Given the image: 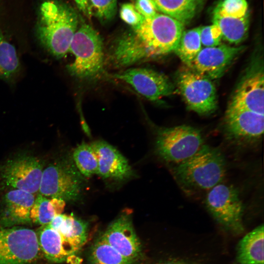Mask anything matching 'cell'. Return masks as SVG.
<instances>
[{
    "mask_svg": "<svg viewBox=\"0 0 264 264\" xmlns=\"http://www.w3.org/2000/svg\"><path fill=\"white\" fill-rule=\"evenodd\" d=\"M158 12L183 24L194 17L202 0H152Z\"/></svg>",
    "mask_w": 264,
    "mask_h": 264,
    "instance_id": "21",
    "label": "cell"
},
{
    "mask_svg": "<svg viewBox=\"0 0 264 264\" xmlns=\"http://www.w3.org/2000/svg\"><path fill=\"white\" fill-rule=\"evenodd\" d=\"M117 3V0H88L91 15L103 22H109L114 17Z\"/></svg>",
    "mask_w": 264,
    "mask_h": 264,
    "instance_id": "27",
    "label": "cell"
},
{
    "mask_svg": "<svg viewBox=\"0 0 264 264\" xmlns=\"http://www.w3.org/2000/svg\"><path fill=\"white\" fill-rule=\"evenodd\" d=\"M84 182L74 164L65 159H58L44 168L38 193L49 198L76 201L82 195Z\"/></svg>",
    "mask_w": 264,
    "mask_h": 264,
    "instance_id": "6",
    "label": "cell"
},
{
    "mask_svg": "<svg viewBox=\"0 0 264 264\" xmlns=\"http://www.w3.org/2000/svg\"><path fill=\"white\" fill-rule=\"evenodd\" d=\"M184 29L183 24L160 13L144 18L115 40L110 60L115 67H123L167 55L174 51Z\"/></svg>",
    "mask_w": 264,
    "mask_h": 264,
    "instance_id": "1",
    "label": "cell"
},
{
    "mask_svg": "<svg viewBox=\"0 0 264 264\" xmlns=\"http://www.w3.org/2000/svg\"><path fill=\"white\" fill-rule=\"evenodd\" d=\"M173 166L175 179L189 193L208 191L222 182L226 171L225 159L220 150L205 144L191 157Z\"/></svg>",
    "mask_w": 264,
    "mask_h": 264,
    "instance_id": "3",
    "label": "cell"
},
{
    "mask_svg": "<svg viewBox=\"0 0 264 264\" xmlns=\"http://www.w3.org/2000/svg\"><path fill=\"white\" fill-rule=\"evenodd\" d=\"M90 264H133L101 237L92 245L89 256Z\"/></svg>",
    "mask_w": 264,
    "mask_h": 264,
    "instance_id": "25",
    "label": "cell"
},
{
    "mask_svg": "<svg viewBox=\"0 0 264 264\" xmlns=\"http://www.w3.org/2000/svg\"><path fill=\"white\" fill-rule=\"evenodd\" d=\"M35 199L34 194L12 189L6 193L0 201V211L4 222L11 224L31 222L30 215Z\"/></svg>",
    "mask_w": 264,
    "mask_h": 264,
    "instance_id": "18",
    "label": "cell"
},
{
    "mask_svg": "<svg viewBox=\"0 0 264 264\" xmlns=\"http://www.w3.org/2000/svg\"><path fill=\"white\" fill-rule=\"evenodd\" d=\"M44 163L30 155H19L0 166V180L11 189L35 194L39 192Z\"/></svg>",
    "mask_w": 264,
    "mask_h": 264,
    "instance_id": "10",
    "label": "cell"
},
{
    "mask_svg": "<svg viewBox=\"0 0 264 264\" xmlns=\"http://www.w3.org/2000/svg\"><path fill=\"white\" fill-rule=\"evenodd\" d=\"M90 144L97 157L99 176L105 179L124 180L134 175L127 159L113 146L103 140Z\"/></svg>",
    "mask_w": 264,
    "mask_h": 264,
    "instance_id": "17",
    "label": "cell"
},
{
    "mask_svg": "<svg viewBox=\"0 0 264 264\" xmlns=\"http://www.w3.org/2000/svg\"><path fill=\"white\" fill-rule=\"evenodd\" d=\"M101 237L128 260L134 263L138 259L141 245L127 212L112 221Z\"/></svg>",
    "mask_w": 264,
    "mask_h": 264,
    "instance_id": "15",
    "label": "cell"
},
{
    "mask_svg": "<svg viewBox=\"0 0 264 264\" xmlns=\"http://www.w3.org/2000/svg\"><path fill=\"white\" fill-rule=\"evenodd\" d=\"M264 77L263 65L252 66L238 84L229 106L264 114Z\"/></svg>",
    "mask_w": 264,
    "mask_h": 264,
    "instance_id": "16",
    "label": "cell"
},
{
    "mask_svg": "<svg viewBox=\"0 0 264 264\" xmlns=\"http://www.w3.org/2000/svg\"><path fill=\"white\" fill-rule=\"evenodd\" d=\"M213 24L220 29L222 39L231 44L242 41L249 25L248 5L246 0H221L213 11Z\"/></svg>",
    "mask_w": 264,
    "mask_h": 264,
    "instance_id": "11",
    "label": "cell"
},
{
    "mask_svg": "<svg viewBox=\"0 0 264 264\" xmlns=\"http://www.w3.org/2000/svg\"><path fill=\"white\" fill-rule=\"evenodd\" d=\"M79 10L87 18L92 17L88 5V0H74Z\"/></svg>",
    "mask_w": 264,
    "mask_h": 264,
    "instance_id": "31",
    "label": "cell"
},
{
    "mask_svg": "<svg viewBox=\"0 0 264 264\" xmlns=\"http://www.w3.org/2000/svg\"><path fill=\"white\" fill-rule=\"evenodd\" d=\"M244 46L219 44L201 49L190 68L211 80L220 77Z\"/></svg>",
    "mask_w": 264,
    "mask_h": 264,
    "instance_id": "14",
    "label": "cell"
},
{
    "mask_svg": "<svg viewBox=\"0 0 264 264\" xmlns=\"http://www.w3.org/2000/svg\"><path fill=\"white\" fill-rule=\"evenodd\" d=\"M200 38L201 44L212 47L220 44L222 36L219 28L212 24L200 27Z\"/></svg>",
    "mask_w": 264,
    "mask_h": 264,
    "instance_id": "28",
    "label": "cell"
},
{
    "mask_svg": "<svg viewBox=\"0 0 264 264\" xmlns=\"http://www.w3.org/2000/svg\"><path fill=\"white\" fill-rule=\"evenodd\" d=\"M66 201L63 199L46 198L38 194L30 211L31 222L42 225L48 224L64 210Z\"/></svg>",
    "mask_w": 264,
    "mask_h": 264,
    "instance_id": "22",
    "label": "cell"
},
{
    "mask_svg": "<svg viewBox=\"0 0 264 264\" xmlns=\"http://www.w3.org/2000/svg\"><path fill=\"white\" fill-rule=\"evenodd\" d=\"M38 237L40 249L46 258L52 262L61 263L73 255L60 234L47 225H44Z\"/></svg>",
    "mask_w": 264,
    "mask_h": 264,
    "instance_id": "20",
    "label": "cell"
},
{
    "mask_svg": "<svg viewBox=\"0 0 264 264\" xmlns=\"http://www.w3.org/2000/svg\"><path fill=\"white\" fill-rule=\"evenodd\" d=\"M75 166L82 175L90 177L98 173V161L90 144L83 142L73 153Z\"/></svg>",
    "mask_w": 264,
    "mask_h": 264,
    "instance_id": "26",
    "label": "cell"
},
{
    "mask_svg": "<svg viewBox=\"0 0 264 264\" xmlns=\"http://www.w3.org/2000/svg\"><path fill=\"white\" fill-rule=\"evenodd\" d=\"M239 264H264V225L246 234L237 246Z\"/></svg>",
    "mask_w": 264,
    "mask_h": 264,
    "instance_id": "19",
    "label": "cell"
},
{
    "mask_svg": "<svg viewBox=\"0 0 264 264\" xmlns=\"http://www.w3.org/2000/svg\"><path fill=\"white\" fill-rule=\"evenodd\" d=\"M20 69V62L15 46L0 32V79L12 82Z\"/></svg>",
    "mask_w": 264,
    "mask_h": 264,
    "instance_id": "23",
    "label": "cell"
},
{
    "mask_svg": "<svg viewBox=\"0 0 264 264\" xmlns=\"http://www.w3.org/2000/svg\"><path fill=\"white\" fill-rule=\"evenodd\" d=\"M69 51L74 57L67 66L69 74L81 80H95L104 73L103 40L99 33L90 25L84 23L76 31Z\"/></svg>",
    "mask_w": 264,
    "mask_h": 264,
    "instance_id": "4",
    "label": "cell"
},
{
    "mask_svg": "<svg viewBox=\"0 0 264 264\" xmlns=\"http://www.w3.org/2000/svg\"><path fill=\"white\" fill-rule=\"evenodd\" d=\"M205 205L214 219L223 227L237 235L244 231V205L234 186L222 182L209 190Z\"/></svg>",
    "mask_w": 264,
    "mask_h": 264,
    "instance_id": "7",
    "label": "cell"
},
{
    "mask_svg": "<svg viewBox=\"0 0 264 264\" xmlns=\"http://www.w3.org/2000/svg\"><path fill=\"white\" fill-rule=\"evenodd\" d=\"M134 5L144 18L153 17L159 13L152 0H135Z\"/></svg>",
    "mask_w": 264,
    "mask_h": 264,
    "instance_id": "30",
    "label": "cell"
},
{
    "mask_svg": "<svg viewBox=\"0 0 264 264\" xmlns=\"http://www.w3.org/2000/svg\"><path fill=\"white\" fill-rule=\"evenodd\" d=\"M119 14L122 21L131 26L132 28L140 25L144 19L134 4L131 3L122 4Z\"/></svg>",
    "mask_w": 264,
    "mask_h": 264,
    "instance_id": "29",
    "label": "cell"
},
{
    "mask_svg": "<svg viewBox=\"0 0 264 264\" xmlns=\"http://www.w3.org/2000/svg\"><path fill=\"white\" fill-rule=\"evenodd\" d=\"M40 250L38 235L34 230L0 226V264H32Z\"/></svg>",
    "mask_w": 264,
    "mask_h": 264,
    "instance_id": "9",
    "label": "cell"
},
{
    "mask_svg": "<svg viewBox=\"0 0 264 264\" xmlns=\"http://www.w3.org/2000/svg\"><path fill=\"white\" fill-rule=\"evenodd\" d=\"M110 76L127 83L151 101H157L175 91L173 84L166 76L152 69L131 68Z\"/></svg>",
    "mask_w": 264,
    "mask_h": 264,
    "instance_id": "13",
    "label": "cell"
},
{
    "mask_svg": "<svg viewBox=\"0 0 264 264\" xmlns=\"http://www.w3.org/2000/svg\"><path fill=\"white\" fill-rule=\"evenodd\" d=\"M211 80L187 66L177 73V88L190 110L201 115L216 110L217 93Z\"/></svg>",
    "mask_w": 264,
    "mask_h": 264,
    "instance_id": "8",
    "label": "cell"
},
{
    "mask_svg": "<svg viewBox=\"0 0 264 264\" xmlns=\"http://www.w3.org/2000/svg\"><path fill=\"white\" fill-rule=\"evenodd\" d=\"M203 144L199 130L189 125H181L158 130L155 150L160 158L173 165L191 157Z\"/></svg>",
    "mask_w": 264,
    "mask_h": 264,
    "instance_id": "5",
    "label": "cell"
},
{
    "mask_svg": "<svg viewBox=\"0 0 264 264\" xmlns=\"http://www.w3.org/2000/svg\"><path fill=\"white\" fill-rule=\"evenodd\" d=\"M200 27L184 30L174 51L181 61L190 67L201 49Z\"/></svg>",
    "mask_w": 264,
    "mask_h": 264,
    "instance_id": "24",
    "label": "cell"
},
{
    "mask_svg": "<svg viewBox=\"0 0 264 264\" xmlns=\"http://www.w3.org/2000/svg\"><path fill=\"white\" fill-rule=\"evenodd\" d=\"M264 115L245 108L229 106L224 118L227 139L240 146L259 142L264 133Z\"/></svg>",
    "mask_w": 264,
    "mask_h": 264,
    "instance_id": "12",
    "label": "cell"
},
{
    "mask_svg": "<svg viewBox=\"0 0 264 264\" xmlns=\"http://www.w3.org/2000/svg\"><path fill=\"white\" fill-rule=\"evenodd\" d=\"M162 264H190L186 263H184L182 262H178V261H169V262H165Z\"/></svg>",
    "mask_w": 264,
    "mask_h": 264,
    "instance_id": "32",
    "label": "cell"
},
{
    "mask_svg": "<svg viewBox=\"0 0 264 264\" xmlns=\"http://www.w3.org/2000/svg\"><path fill=\"white\" fill-rule=\"evenodd\" d=\"M78 23V15L70 6L55 0H46L39 8L36 37L46 51L60 59L69 52Z\"/></svg>",
    "mask_w": 264,
    "mask_h": 264,
    "instance_id": "2",
    "label": "cell"
}]
</instances>
